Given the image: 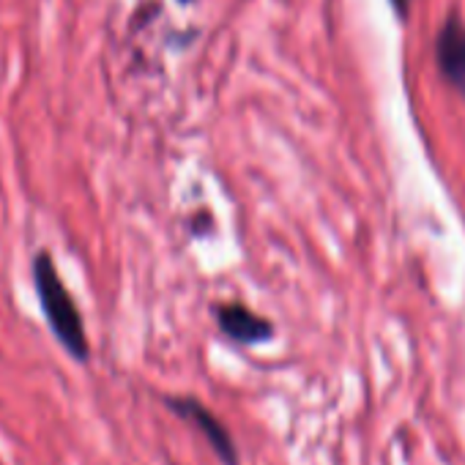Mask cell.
<instances>
[{
  "label": "cell",
  "mask_w": 465,
  "mask_h": 465,
  "mask_svg": "<svg viewBox=\"0 0 465 465\" xmlns=\"http://www.w3.org/2000/svg\"><path fill=\"white\" fill-rule=\"evenodd\" d=\"M391 6L397 9L400 17H405V12H408V0H391Z\"/></svg>",
  "instance_id": "5b68a950"
},
{
  "label": "cell",
  "mask_w": 465,
  "mask_h": 465,
  "mask_svg": "<svg viewBox=\"0 0 465 465\" xmlns=\"http://www.w3.org/2000/svg\"><path fill=\"white\" fill-rule=\"evenodd\" d=\"M31 272H34V288H36L42 315H45L55 342L74 361L85 364L91 359V342H88L85 321H83V312H80L74 296L69 293L66 282L61 280L53 255L47 250H39L34 255Z\"/></svg>",
  "instance_id": "6da1fadb"
},
{
  "label": "cell",
  "mask_w": 465,
  "mask_h": 465,
  "mask_svg": "<svg viewBox=\"0 0 465 465\" xmlns=\"http://www.w3.org/2000/svg\"><path fill=\"white\" fill-rule=\"evenodd\" d=\"M216 323L227 340L239 342V345H258V342L272 340V334H274L272 321L255 315L250 307H242V304L216 307Z\"/></svg>",
  "instance_id": "277c9868"
},
{
  "label": "cell",
  "mask_w": 465,
  "mask_h": 465,
  "mask_svg": "<svg viewBox=\"0 0 465 465\" xmlns=\"http://www.w3.org/2000/svg\"><path fill=\"white\" fill-rule=\"evenodd\" d=\"M435 58L443 80L465 96V23L460 17H449L435 39Z\"/></svg>",
  "instance_id": "3957f363"
},
{
  "label": "cell",
  "mask_w": 465,
  "mask_h": 465,
  "mask_svg": "<svg viewBox=\"0 0 465 465\" xmlns=\"http://www.w3.org/2000/svg\"><path fill=\"white\" fill-rule=\"evenodd\" d=\"M181 4H189V0H181Z\"/></svg>",
  "instance_id": "8992f818"
},
{
  "label": "cell",
  "mask_w": 465,
  "mask_h": 465,
  "mask_svg": "<svg viewBox=\"0 0 465 465\" xmlns=\"http://www.w3.org/2000/svg\"><path fill=\"white\" fill-rule=\"evenodd\" d=\"M164 402L170 411H175L181 419H186L197 432H203V438L208 440V446L216 451V457L224 465L239 462V451H236V443H232L227 427L203 402H197L194 397H164Z\"/></svg>",
  "instance_id": "7a4b0ae2"
}]
</instances>
